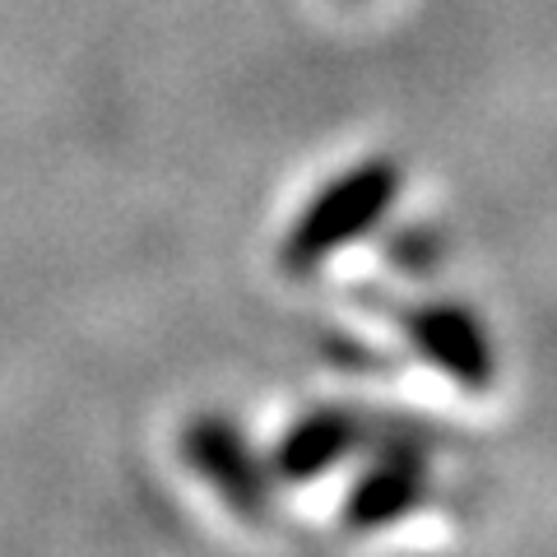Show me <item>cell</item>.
Listing matches in <instances>:
<instances>
[{
  "mask_svg": "<svg viewBox=\"0 0 557 557\" xmlns=\"http://www.w3.org/2000/svg\"><path fill=\"white\" fill-rule=\"evenodd\" d=\"M405 172L395 159L376 153L362 159L348 172H339L335 182H325L317 196L307 200V209L293 219V228L278 242V265L288 274H317L330 256H339L344 247H354L358 237H368L381 228V219L395 209Z\"/></svg>",
  "mask_w": 557,
  "mask_h": 557,
  "instance_id": "cell-1",
  "label": "cell"
},
{
  "mask_svg": "<svg viewBox=\"0 0 557 557\" xmlns=\"http://www.w3.org/2000/svg\"><path fill=\"white\" fill-rule=\"evenodd\" d=\"M182 460L196 469L200 483H209L223 507L237 511L242 520H260L270 511L274 497V474L270 460L256 456V446L247 442L233 418L223 413H196L182 428Z\"/></svg>",
  "mask_w": 557,
  "mask_h": 557,
  "instance_id": "cell-2",
  "label": "cell"
},
{
  "mask_svg": "<svg viewBox=\"0 0 557 557\" xmlns=\"http://www.w3.org/2000/svg\"><path fill=\"white\" fill-rule=\"evenodd\" d=\"M405 339L413 354L442 372L450 386L469 395H487L497 386V354L483 321L460 302H423L405 317Z\"/></svg>",
  "mask_w": 557,
  "mask_h": 557,
  "instance_id": "cell-3",
  "label": "cell"
},
{
  "mask_svg": "<svg viewBox=\"0 0 557 557\" xmlns=\"http://www.w3.org/2000/svg\"><path fill=\"white\" fill-rule=\"evenodd\" d=\"M428 487H432L428 460L409 446H386L344 493L339 520L348 534H372V530L399 525V520L413 516L428 502Z\"/></svg>",
  "mask_w": 557,
  "mask_h": 557,
  "instance_id": "cell-4",
  "label": "cell"
},
{
  "mask_svg": "<svg viewBox=\"0 0 557 557\" xmlns=\"http://www.w3.org/2000/svg\"><path fill=\"white\" fill-rule=\"evenodd\" d=\"M358 446V423L344 409H311L293 418L270 450V474L284 487H307L344 465Z\"/></svg>",
  "mask_w": 557,
  "mask_h": 557,
  "instance_id": "cell-5",
  "label": "cell"
}]
</instances>
